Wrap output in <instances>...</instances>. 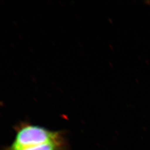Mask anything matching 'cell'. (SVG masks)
<instances>
[{
	"instance_id": "1",
	"label": "cell",
	"mask_w": 150,
	"mask_h": 150,
	"mask_svg": "<svg viewBox=\"0 0 150 150\" xmlns=\"http://www.w3.org/2000/svg\"><path fill=\"white\" fill-rule=\"evenodd\" d=\"M15 136L10 147L24 148L59 139L67 134L64 131H54L28 121H21L14 127Z\"/></svg>"
},
{
	"instance_id": "2",
	"label": "cell",
	"mask_w": 150,
	"mask_h": 150,
	"mask_svg": "<svg viewBox=\"0 0 150 150\" xmlns=\"http://www.w3.org/2000/svg\"><path fill=\"white\" fill-rule=\"evenodd\" d=\"M70 142L66 135L59 139L41 145L19 149L12 148L8 145L3 147L1 150H70Z\"/></svg>"
}]
</instances>
